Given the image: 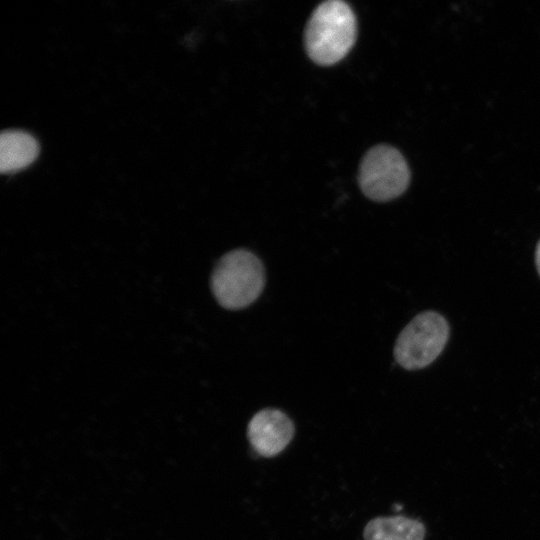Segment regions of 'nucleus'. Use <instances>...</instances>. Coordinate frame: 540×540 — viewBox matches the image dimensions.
<instances>
[{"mask_svg":"<svg viewBox=\"0 0 540 540\" xmlns=\"http://www.w3.org/2000/svg\"><path fill=\"white\" fill-rule=\"evenodd\" d=\"M295 433L292 420L278 409H262L249 421L247 437L261 456L273 457L282 452Z\"/></svg>","mask_w":540,"mask_h":540,"instance_id":"nucleus-5","label":"nucleus"},{"mask_svg":"<svg viewBox=\"0 0 540 540\" xmlns=\"http://www.w3.org/2000/svg\"><path fill=\"white\" fill-rule=\"evenodd\" d=\"M363 536L365 540H424L425 526L401 515L378 517L367 523Z\"/></svg>","mask_w":540,"mask_h":540,"instance_id":"nucleus-7","label":"nucleus"},{"mask_svg":"<svg viewBox=\"0 0 540 540\" xmlns=\"http://www.w3.org/2000/svg\"><path fill=\"white\" fill-rule=\"evenodd\" d=\"M448 337L449 325L441 314L421 312L400 332L394 346L395 360L407 370L424 368L440 355Z\"/></svg>","mask_w":540,"mask_h":540,"instance_id":"nucleus-3","label":"nucleus"},{"mask_svg":"<svg viewBox=\"0 0 540 540\" xmlns=\"http://www.w3.org/2000/svg\"><path fill=\"white\" fill-rule=\"evenodd\" d=\"M358 180L366 197L374 201H389L405 192L410 182V170L396 148L381 144L364 155Z\"/></svg>","mask_w":540,"mask_h":540,"instance_id":"nucleus-4","label":"nucleus"},{"mask_svg":"<svg viewBox=\"0 0 540 540\" xmlns=\"http://www.w3.org/2000/svg\"><path fill=\"white\" fill-rule=\"evenodd\" d=\"M357 37V21L351 7L340 0L318 5L305 29V47L312 61L329 66L343 59Z\"/></svg>","mask_w":540,"mask_h":540,"instance_id":"nucleus-1","label":"nucleus"},{"mask_svg":"<svg viewBox=\"0 0 540 540\" xmlns=\"http://www.w3.org/2000/svg\"><path fill=\"white\" fill-rule=\"evenodd\" d=\"M264 285V266L254 253L246 249H235L223 255L210 280L215 299L228 310L251 305L262 293Z\"/></svg>","mask_w":540,"mask_h":540,"instance_id":"nucleus-2","label":"nucleus"},{"mask_svg":"<svg viewBox=\"0 0 540 540\" xmlns=\"http://www.w3.org/2000/svg\"><path fill=\"white\" fill-rule=\"evenodd\" d=\"M39 146L30 134L18 131H4L0 136V170L13 173L29 166L38 156Z\"/></svg>","mask_w":540,"mask_h":540,"instance_id":"nucleus-6","label":"nucleus"},{"mask_svg":"<svg viewBox=\"0 0 540 540\" xmlns=\"http://www.w3.org/2000/svg\"><path fill=\"white\" fill-rule=\"evenodd\" d=\"M535 261H536L537 270H538L539 275H540V240H539V242L537 244V247H536Z\"/></svg>","mask_w":540,"mask_h":540,"instance_id":"nucleus-8","label":"nucleus"}]
</instances>
